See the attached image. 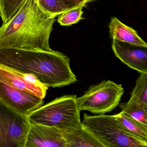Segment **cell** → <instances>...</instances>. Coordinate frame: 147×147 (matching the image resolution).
<instances>
[{"instance_id":"obj_1","label":"cell","mask_w":147,"mask_h":147,"mask_svg":"<svg viewBox=\"0 0 147 147\" xmlns=\"http://www.w3.org/2000/svg\"><path fill=\"white\" fill-rule=\"evenodd\" d=\"M55 20L40 10L36 0H26L0 27V48L52 51L49 40Z\"/></svg>"},{"instance_id":"obj_2","label":"cell","mask_w":147,"mask_h":147,"mask_svg":"<svg viewBox=\"0 0 147 147\" xmlns=\"http://www.w3.org/2000/svg\"><path fill=\"white\" fill-rule=\"evenodd\" d=\"M70 63L68 57L56 51L0 48V65L33 74L48 87H63L77 81Z\"/></svg>"},{"instance_id":"obj_3","label":"cell","mask_w":147,"mask_h":147,"mask_svg":"<svg viewBox=\"0 0 147 147\" xmlns=\"http://www.w3.org/2000/svg\"><path fill=\"white\" fill-rule=\"evenodd\" d=\"M76 95H65L42 105L27 117L31 124L53 127L62 131L82 125Z\"/></svg>"},{"instance_id":"obj_4","label":"cell","mask_w":147,"mask_h":147,"mask_svg":"<svg viewBox=\"0 0 147 147\" xmlns=\"http://www.w3.org/2000/svg\"><path fill=\"white\" fill-rule=\"evenodd\" d=\"M82 123L107 147H147V142L136 139L120 129L114 115L84 114Z\"/></svg>"},{"instance_id":"obj_5","label":"cell","mask_w":147,"mask_h":147,"mask_svg":"<svg viewBox=\"0 0 147 147\" xmlns=\"http://www.w3.org/2000/svg\"><path fill=\"white\" fill-rule=\"evenodd\" d=\"M123 93L122 85L103 80L91 86L83 95L77 97L78 107L80 111H88L93 114L108 113L119 105Z\"/></svg>"},{"instance_id":"obj_6","label":"cell","mask_w":147,"mask_h":147,"mask_svg":"<svg viewBox=\"0 0 147 147\" xmlns=\"http://www.w3.org/2000/svg\"><path fill=\"white\" fill-rule=\"evenodd\" d=\"M30 126L27 116L0 101V147H25Z\"/></svg>"},{"instance_id":"obj_7","label":"cell","mask_w":147,"mask_h":147,"mask_svg":"<svg viewBox=\"0 0 147 147\" xmlns=\"http://www.w3.org/2000/svg\"><path fill=\"white\" fill-rule=\"evenodd\" d=\"M0 101L18 114L26 116L44 104L42 98L14 88L1 80Z\"/></svg>"},{"instance_id":"obj_8","label":"cell","mask_w":147,"mask_h":147,"mask_svg":"<svg viewBox=\"0 0 147 147\" xmlns=\"http://www.w3.org/2000/svg\"><path fill=\"white\" fill-rule=\"evenodd\" d=\"M0 80L20 90L44 99L48 87L33 74L23 73L0 65Z\"/></svg>"},{"instance_id":"obj_9","label":"cell","mask_w":147,"mask_h":147,"mask_svg":"<svg viewBox=\"0 0 147 147\" xmlns=\"http://www.w3.org/2000/svg\"><path fill=\"white\" fill-rule=\"evenodd\" d=\"M112 49L116 57L129 68L147 74V47L112 40Z\"/></svg>"},{"instance_id":"obj_10","label":"cell","mask_w":147,"mask_h":147,"mask_svg":"<svg viewBox=\"0 0 147 147\" xmlns=\"http://www.w3.org/2000/svg\"><path fill=\"white\" fill-rule=\"evenodd\" d=\"M25 147H66L63 131L53 127L31 124Z\"/></svg>"},{"instance_id":"obj_11","label":"cell","mask_w":147,"mask_h":147,"mask_svg":"<svg viewBox=\"0 0 147 147\" xmlns=\"http://www.w3.org/2000/svg\"><path fill=\"white\" fill-rule=\"evenodd\" d=\"M66 147H107L82 124L77 128L63 131Z\"/></svg>"},{"instance_id":"obj_12","label":"cell","mask_w":147,"mask_h":147,"mask_svg":"<svg viewBox=\"0 0 147 147\" xmlns=\"http://www.w3.org/2000/svg\"><path fill=\"white\" fill-rule=\"evenodd\" d=\"M109 32L112 40L147 47L146 42L135 30L122 23L116 17L111 18L109 24Z\"/></svg>"},{"instance_id":"obj_13","label":"cell","mask_w":147,"mask_h":147,"mask_svg":"<svg viewBox=\"0 0 147 147\" xmlns=\"http://www.w3.org/2000/svg\"><path fill=\"white\" fill-rule=\"evenodd\" d=\"M114 116L120 129L136 139L147 142V125L122 112Z\"/></svg>"},{"instance_id":"obj_14","label":"cell","mask_w":147,"mask_h":147,"mask_svg":"<svg viewBox=\"0 0 147 147\" xmlns=\"http://www.w3.org/2000/svg\"><path fill=\"white\" fill-rule=\"evenodd\" d=\"M128 105H147V74L141 73L136 81V84L131 93Z\"/></svg>"},{"instance_id":"obj_15","label":"cell","mask_w":147,"mask_h":147,"mask_svg":"<svg viewBox=\"0 0 147 147\" xmlns=\"http://www.w3.org/2000/svg\"><path fill=\"white\" fill-rule=\"evenodd\" d=\"M118 105L121 109V112L147 125V105H128L127 103H121Z\"/></svg>"},{"instance_id":"obj_16","label":"cell","mask_w":147,"mask_h":147,"mask_svg":"<svg viewBox=\"0 0 147 147\" xmlns=\"http://www.w3.org/2000/svg\"><path fill=\"white\" fill-rule=\"evenodd\" d=\"M39 8L45 14L57 17L69 10L59 0H36Z\"/></svg>"},{"instance_id":"obj_17","label":"cell","mask_w":147,"mask_h":147,"mask_svg":"<svg viewBox=\"0 0 147 147\" xmlns=\"http://www.w3.org/2000/svg\"><path fill=\"white\" fill-rule=\"evenodd\" d=\"M85 5H82L63 13L59 16L58 22L62 26H71L77 23L83 19V9Z\"/></svg>"},{"instance_id":"obj_18","label":"cell","mask_w":147,"mask_h":147,"mask_svg":"<svg viewBox=\"0 0 147 147\" xmlns=\"http://www.w3.org/2000/svg\"><path fill=\"white\" fill-rule=\"evenodd\" d=\"M69 10L83 5H86L89 0H59Z\"/></svg>"}]
</instances>
